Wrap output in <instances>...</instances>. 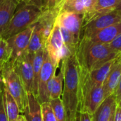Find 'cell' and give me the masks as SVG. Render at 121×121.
Masks as SVG:
<instances>
[{
    "mask_svg": "<svg viewBox=\"0 0 121 121\" xmlns=\"http://www.w3.org/2000/svg\"><path fill=\"white\" fill-rule=\"evenodd\" d=\"M64 79L62 103L66 112V121H76L81 106V67L76 53L61 60Z\"/></svg>",
    "mask_w": 121,
    "mask_h": 121,
    "instance_id": "obj_1",
    "label": "cell"
},
{
    "mask_svg": "<svg viewBox=\"0 0 121 121\" xmlns=\"http://www.w3.org/2000/svg\"><path fill=\"white\" fill-rule=\"evenodd\" d=\"M120 54L113 51L108 44L93 43L84 38H81L76 52L81 69L84 72L99 68Z\"/></svg>",
    "mask_w": 121,
    "mask_h": 121,
    "instance_id": "obj_2",
    "label": "cell"
},
{
    "mask_svg": "<svg viewBox=\"0 0 121 121\" xmlns=\"http://www.w3.org/2000/svg\"><path fill=\"white\" fill-rule=\"evenodd\" d=\"M44 10L42 0H21L1 38L6 40L26 29L38 20Z\"/></svg>",
    "mask_w": 121,
    "mask_h": 121,
    "instance_id": "obj_3",
    "label": "cell"
},
{
    "mask_svg": "<svg viewBox=\"0 0 121 121\" xmlns=\"http://www.w3.org/2000/svg\"><path fill=\"white\" fill-rule=\"evenodd\" d=\"M1 81L4 87L15 99L20 113L23 114L28 106V94L14 69L12 61L9 60L2 65Z\"/></svg>",
    "mask_w": 121,
    "mask_h": 121,
    "instance_id": "obj_4",
    "label": "cell"
},
{
    "mask_svg": "<svg viewBox=\"0 0 121 121\" xmlns=\"http://www.w3.org/2000/svg\"><path fill=\"white\" fill-rule=\"evenodd\" d=\"M45 50L48 53L51 62L56 69L64 57L72 55L64 45L60 27L56 23H54L50 35L46 40Z\"/></svg>",
    "mask_w": 121,
    "mask_h": 121,
    "instance_id": "obj_5",
    "label": "cell"
},
{
    "mask_svg": "<svg viewBox=\"0 0 121 121\" xmlns=\"http://www.w3.org/2000/svg\"><path fill=\"white\" fill-rule=\"evenodd\" d=\"M115 59L88 72H82L81 69V102L83 97L92 89L103 84Z\"/></svg>",
    "mask_w": 121,
    "mask_h": 121,
    "instance_id": "obj_6",
    "label": "cell"
},
{
    "mask_svg": "<svg viewBox=\"0 0 121 121\" xmlns=\"http://www.w3.org/2000/svg\"><path fill=\"white\" fill-rule=\"evenodd\" d=\"M34 54L24 52L15 61L14 67L19 75L27 94H34L33 58Z\"/></svg>",
    "mask_w": 121,
    "mask_h": 121,
    "instance_id": "obj_7",
    "label": "cell"
},
{
    "mask_svg": "<svg viewBox=\"0 0 121 121\" xmlns=\"http://www.w3.org/2000/svg\"><path fill=\"white\" fill-rule=\"evenodd\" d=\"M56 69H57L53 66V65L51 62L46 50H44V62L39 74L37 86L36 98L40 104L50 101L48 91V86L50 80L56 74Z\"/></svg>",
    "mask_w": 121,
    "mask_h": 121,
    "instance_id": "obj_8",
    "label": "cell"
},
{
    "mask_svg": "<svg viewBox=\"0 0 121 121\" xmlns=\"http://www.w3.org/2000/svg\"><path fill=\"white\" fill-rule=\"evenodd\" d=\"M121 21V12L116 10L97 16L83 26L81 30L83 31V35L81 38H89L97 32Z\"/></svg>",
    "mask_w": 121,
    "mask_h": 121,
    "instance_id": "obj_9",
    "label": "cell"
},
{
    "mask_svg": "<svg viewBox=\"0 0 121 121\" xmlns=\"http://www.w3.org/2000/svg\"><path fill=\"white\" fill-rule=\"evenodd\" d=\"M97 0H56L53 12L57 16L63 12H72L86 15L92 11Z\"/></svg>",
    "mask_w": 121,
    "mask_h": 121,
    "instance_id": "obj_10",
    "label": "cell"
},
{
    "mask_svg": "<svg viewBox=\"0 0 121 121\" xmlns=\"http://www.w3.org/2000/svg\"><path fill=\"white\" fill-rule=\"evenodd\" d=\"M84 15L72 12H63L58 13L55 19V23L59 27H63L69 30L80 42L81 30L83 23Z\"/></svg>",
    "mask_w": 121,
    "mask_h": 121,
    "instance_id": "obj_11",
    "label": "cell"
},
{
    "mask_svg": "<svg viewBox=\"0 0 121 121\" xmlns=\"http://www.w3.org/2000/svg\"><path fill=\"white\" fill-rule=\"evenodd\" d=\"M32 30L33 26L31 25L26 29L6 39L11 51V61H15L26 51Z\"/></svg>",
    "mask_w": 121,
    "mask_h": 121,
    "instance_id": "obj_12",
    "label": "cell"
},
{
    "mask_svg": "<svg viewBox=\"0 0 121 121\" xmlns=\"http://www.w3.org/2000/svg\"><path fill=\"white\" fill-rule=\"evenodd\" d=\"M105 99L103 85L92 89L83 97L79 112H86L93 115Z\"/></svg>",
    "mask_w": 121,
    "mask_h": 121,
    "instance_id": "obj_13",
    "label": "cell"
},
{
    "mask_svg": "<svg viewBox=\"0 0 121 121\" xmlns=\"http://www.w3.org/2000/svg\"><path fill=\"white\" fill-rule=\"evenodd\" d=\"M121 77V53L118 55L109 71V73L103 84L104 95L106 99L109 96L114 94L118 86Z\"/></svg>",
    "mask_w": 121,
    "mask_h": 121,
    "instance_id": "obj_14",
    "label": "cell"
},
{
    "mask_svg": "<svg viewBox=\"0 0 121 121\" xmlns=\"http://www.w3.org/2000/svg\"><path fill=\"white\" fill-rule=\"evenodd\" d=\"M117 103L114 94L105 99L92 115V121H110L114 116Z\"/></svg>",
    "mask_w": 121,
    "mask_h": 121,
    "instance_id": "obj_15",
    "label": "cell"
},
{
    "mask_svg": "<svg viewBox=\"0 0 121 121\" xmlns=\"http://www.w3.org/2000/svg\"><path fill=\"white\" fill-rule=\"evenodd\" d=\"M21 0H4L0 4V38L9 24Z\"/></svg>",
    "mask_w": 121,
    "mask_h": 121,
    "instance_id": "obj_16",
    "label": "cell"
},
{
    "mask_svg": "<svg viewBox=\"0 0 121 121\" xmlns=\"http://www.w3.org/2000/svg\"><path fill=\"white\" fill-rule=\"evenodd\" d=\"M121 34V21L116 24L111 25L86 38L91 42L102 43V44H109L113 41L117 36Z\"/></svg>",
    "mask_w": 121,
    "mask_h": 121,
    "instance_id": "obj_17",
    "label": "cell"
},
{
    "mask_svg": "<svg viewBox=\"0 0 121 121\" xmlns=\"http://www.w3.org/2000/svg\"><path fill=\"white\" fill-rule=\"evenodd\" d=\"M121 0H97L92 11L83 16V26L93 18L115 11Z\"/></svg>",
    "mask_w": 121,
    "mask_h": 121,
    "instance_id": "obj_18",
    "label": "cell"
},
{
    "mask_svg": "<svg viewBox=\"0 0 121 121\" xmlns=\"http://www.w3.org/2000/svg\"><path fill=\"white\" fill-rule=\"evenodd\" d=\"M23 115L26 121H43L41 104L32 94H28V106Z\"/></svg>",
    "mask_w": 121,
    "mask_h": 121,
    "instance_id": "obj_19",
    "label": "cell"
},
{
    "mask_svg": "<svg viewBox=\"0 0 121 121\" xmlns=\"http://www.w3.org/2000/svg\"><path fill=\"white\" fill-rule=\"evenodd\" d=\"M63 79H64V72L63 67L61 65L60 71L57 75L56 74L51 78L48 83V91L50 100L60 99L63 91Z\"/></svg>",
    "mask_w": 121,
    "mask_h": 121,
    "instance_id": "obj_20",
    "label": "cell"
},
{
    "mask_svg": "<svg viewBox=\"0 0 121 121\" xmlns=\"http://www.w3.org/2000/svg\"><path fill=\"white\" fill-rule=\"evenodd\" d=\"M32 26L33 30L31 36L29 40L28 48L26 51V52L30 54H34L39 50L45 48L46 45V41L43 37L42 33L39 27L36 23H34Z\"/></svg>",
    "mask_w": 121,
    "mask_h": 121,
    "instance_id": "obj_21",
    "label": "cell"
},
{
    "mask_svg": "<svg viewBox=\"0 0 121 121\" xmlns=\"http://www.w3.org/2000/svg\"><path fill=\"white\" fill-rule=\"evenodd\" d=\"M3 101L9 121H14L20 115V111L15 99L4 86L3 87Z\"/></svg>",
    "mask_w": 121,
    "mask_h": 121,
    "instance_id": "obj_22",
    "label": "cell"
},
{
    "mask_svg": "<svg viewBox=\"0 0 121 121\" xmlns=\"http://www.w3.org/2000/svg\"><path fill=\"white\" fill-rule=\"evenodd\" d=\"M45 48L41 49L34 55L33 58V74H34V95L37 96V86L39 74L44 62V54Z\"/></svg>",
    "mask_w": 121,
    "mask_h": 121,
    "instance_id": "obj_23",
    "label": "cell"
},
{
    "mask_svg": "<svg viewBox=\"0 0 121 121\" xmlns=\"http://www.w3.org/2000/svg\"><path fill=\"white\" fill-rule=\"evenodd\" d=\"M56 121H66V112L61 101V99H57L50 100L49 101Z\"/></svg>",
    "mask_w": 121,
    "mask_h": 121,
    "instance_id": "obj_24",
    "label": "cell"
},
{
    "mask_svg": "<svg viewBox=\"0 0 121 121\" xmlns=\"http://www.w3.org/2000/svg\"><path fill=\"white\" fill-rule=\"evenodd\" d=\"M11 51L6 40L0 38V65H3L11 60Z\"/></svg>",
    "mask_w": 121,
    "mask_h": 121,
    "instance_id": "obj_25",
    "label": "cell"
},
{
    "mask_svg": "<svg viewBox=\"0 0 121 121\" xmlns=\"http://www.w3.org/2000/svg\"><path fill=\"white\" fill-rule=\"evenodd\" d=\"M41 114H42V121H56L52 107L49 102L41 104Z\"/></svg>",
    "mask_w": 121,
    "mask_h": 121,
    "instance_id": "obj_26",
    "label": "cell"
},
{
    "mask_svg": "<svg viewBox=\"0 0 121 121\" xmlns=\"http://www.w3.org/2000/svg\"><path fill=\"white\" fill-rule=\"evenodd\" d=\"M3 83L0 84V121H9L3 101Z\"/></svg>",
    "mask_w": 121,
    "mask_h": 121,
    "instance_id": "obj_27",
    "label": "cell"
},
{
    "mask_svg": "<svg viewBox=\"0 0 121 121\" xmlns=\"http://www.w3.org/2000/svg\"><path fill=\"white\" fill-rule=\"evenodd\" d=\"M108 45L113 51L118 53H121V34L111 41Z\"/></svg>",
    "mask_w": 121,
    "mask_h": 121,
    "instance_id": "obj_28",
    "label": "cell"
},
{
    "mask_svg": "<svg viewBox=\"0 0 121 121\" xmlns=\"http://www.w3.org/2000/svg\"><path fill=\"white\" fill-rule=\"evenodd\" d=\"M76 121H92V115L86 112H79Z\"/></svg>",
    "mask_w": 121,
    "mask_h": 121,
    "instance_id": "obj_29",
    "label": "cell"
},
{
    "mask_svg": "<svg viewBox=\"0 0 121 121\" xmlns=\"http://www.w3.org/2000/svg\"><path fill=\"white\" fill-rule=\"evenodd\" d=\"M115 95V97H116V103L117 104H118V103L121 101V79H120V82H119V84H118V86L116 89V91L114 94Z\"/></svg>",
    "mask_w": 121,
    "mask_h": 121,
    "instance_id": "obj_30",
    "label": "cell"
},
{
    "mask_svg": "<svg viewBox=\"0 0 121 121\" xmlns=\"http://www.w3.org/2000/svg\"><path fill=\"white\" fill-rule=\"evenodd\" d=\"M113 121H121V108L118 105L115 111Z\"/></svg>",
    "mask_w": 121,
    "mask_h": 121,
    "instance_id": "obj_31",
    "label": "cell"
},
{
    "mask_svg": "<svg viewBox=\"0 0 121 121\" xmlns=\"http://www.w3.org/2000/svg\"><path fill=\"white\" fill-rule=\"evenodd\" d=\"M56 0H44V6L45 9H52L56 3Z\"/></svg>",
    "mask_w": 121,
    "mask_h": 121,
    "instance_id": "obj_32",
    "label": "cell"
},
{
    "mask_svg": "<svg viewBox=\"0 0 121 121\" xmlns=\"http://www.w3.org/2000/svg\"><path fill=\"white\" fill-rule=\"evenodd\" d=\"M14 121H26V119H25V118H24V116L23 114H20L18 116V118Z\"/></svg>",
    "mask_w": 121,
    "mask_h": 121,
    "instance_id": "obj_33",
    "label": "cell"
},
{
    "mask_svg": "<svg viewBox=\"0 0 121 121\" xmlns=\"http://www.w3.org/2000/svg\"><path fill=\"white\" fill-rule=\"evenodd\" d=\"M116 11H120V12H121V1L119 2V4H118V6L116 7Z\"/></svg>",
    "mask_w": 121,
    "mask_h": 121,
    "instance_id": "obj_34",
    "label": "cell"
},
{
    "mask_svg": "<svg viewBox=\"0 0 121 121\" xmlns=\"http://www.w3.org/2000/svg\"><path fill=\"white\" fill-rule=\"evenodd\" d=\"M1 67H2V65H0V83H1Z\"/></svg>",
    "mask_w": 121,
    "mask_h": 121,
    "instance_id": "obj_35",
    "label": "cell"
},
{
    "mask_svg": "<svg viewBox=\"0 0 121 121\" xmlns=\"http://www.w3.org/2000/svg\"><path fill=\"white\" fill-rule=\"evenodd\" d=\"M117 105H118V106H120V107L121 108V101H120V102L118 103V104H117Z\"/></svg>",
    "mask_w": 121,
    "mask_h": 121,
    "instance_id": "obj_36",
    "label": "cell"
},
{
    "mask_svg": "<svg viewBox=\"0 0 121 121\" xmlns=\"http://www.w3.org/2000/svg\"><path fill=\"white\" fill-rule=\"evenodd\" d=\"M113 118H114V116H113V118H112L111 119V121H113Z\"/></svg>",
    "mask_w": 121,
    "mask_h": 121,
    "instance_id": "obj_37",
    "label": "cell"
},
{
    "mask_svg": "<svg viewBox=\"0 0 121 121\" xmlns=\"http://www.w3.org/2000/svg\"><path fill=\"white\" fill-rule=\"evenodd\" d=\"M3 1H4V0H0V4H1Z\"/></svg>",
    "mask_w": 121,
    "mask_h": 121,
    "instance_id": "obj_38",
    "label": "cell"
},
{
    "mask_svg": "<svg viewBox=\"0 0 121 121\" xmlns=\"http://www.w3.org/2000/svg\"><path fill=\"white\" fill-rule=\"evenodd\" d=\"M0 84H1V83H0Z\"/></svg>",
    "mask_w": 121,
    "mask_h": 121,
    "instance_id": "obj_39",
    "label": "cell"
}]
</instances>
